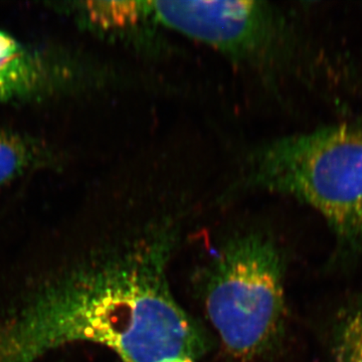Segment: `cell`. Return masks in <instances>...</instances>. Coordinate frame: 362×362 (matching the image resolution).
<instances>
[{
	"mask_svg": "<svg viewBox=\"0 0 362 362\" xmlns=\"http://www.w3.org/2000/svg\"><path fill=\"white\" fill-rule=\"evenodd\" d=\"M292 197L318 211L346 251L362 247V128L339 125L251 145L223 192Z\"/></svg>",
	"mask_w": 362,
	"mask_h": 362,
	"instance_id": "7a4b0ae2",
	"label": "cell"
},
{
	"mask_svg": "<svg viewBox=\"0 0 362 362\" xmlns=\"http://www.w3.org/2000/svg\"><path fill=\"white\" fill-rule=\"evenodd\" d=\"M328 362H362V292L347 300L331 320Z\"/></svg>",
	"mask_w": 362,
	"mask_h": 362,
	"instance_id": "52a82bcc",
	"label": "cell"
},
{
	"mask_svg": "<svg viewBox=\"0 0 362 362\" xmlns=\"http://www.w3.org/2000/svg\"><path fill=\"white\" fill-rule=\"evenodd\" d=\"M204 304L226 350L237 358L265 356L285 331L284 262L264 233L223 243L207 272Z\"/></svg>",
	"mask_w": 362,
	"mask_h": 362,
	"instance_id": "3957f363",
	"label": "cell"
},
{
	"mask_svg": "<svg viewBox=\"0 0 362 362\" xmlns=\"http://www.w3.org/2000/svg\"><path fill=\"white\" fill-rule=\"evenodd\" d=\"M49 81L44 62L8 33L0 30V101L30 96Z\"/></svg>",
	"mask_w": 362,
	"mask_h": 362,
	"instance_id": "8992f818",
	"label": "cell"
},
{
	"mask_svg": "<svg viewBox=\"0 0 362 362\" xmlns=\"http://www.w3.org/2000/svg\"><path fill=\"white\" fill-rule=\"evenodd\" d=\"M33 158L32 144L25 138L0 130V187L23 175Z\"/></svg>",
	"mask_w": 362,
	"mask_h": 362,
	"instance_id": "ba28073f",
	"label": "cell"
},
{
	"mask_svg": "<svg viewBox=\"0 0 362 362\" xmlns=\"http://www.w3.org/2000/svg\"><path fill=\"white\" fill-rule=\"evenodd\" d=\"M178 226L170 216L146 223L33 310L14 337L21 357L86 341L123 362H199L206 335L169 286Z\"/></svg>",
	"mask_w": 362,
	"mask_h": 362,
	"instance_id": "6da1fadb",
	"label": "cell"
},
{
	"mask_svg": "<svg viewBox=\"0 0 362 362\" xmlns=\"http://www.w3.org/2000/svg\"><path fill=\"white\" fill-rule=\"evenodd\" d=\"M157 25L211 47L266 84L291 63L296 40L287 16L267 1H148Z\"/></svg>",
	"mask_w": 362,
	"mask_h": 362,
	"instance_id": "277c9868",
	"label": "cell"
},
{
	"mask_svg": "<svg viewBox=\"0 0 362 362\" xmlns=\"http://www.w3.org/2000/svg\"><path fill=\"white\" fill-rule=\"evenodd\" d=\"M81 11L93 28L130 51L153 57L168 49L166 32L157 25L147 1H87Z\"/></svg>",
	"mask_w": 362,
	"mask_h": 362,
	"instance_id": "5b68a950",
	"label": "cell"
}]
</instances>
